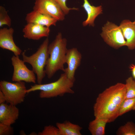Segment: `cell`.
<instances>
[{
	"mask_svg": "<svg viewBox=\"0 0 135 135\" xmlns=\"http://www.w3.org/2000/svg\"><path fill=\"white\" fill-rule=\"evenodd\" d=\"M125 84L118 82L100 93L93 106L95 118L114 122L119 116L121 105L126 99Z\"/></svg>",
	"mask_w": 135,
	"mask_h": 135,
	"instance_id": "cell-1",
	"label": "cell"
},
{
	"mask_svg": "<svg viewBox=\"0 0 135 135\" xmlns=\"http://www.w3.org/2000/svg\"><path fill=\"white\" fill-rule=\"evenodd\" d=\"M67 40L63 38L62 34L59 32L55 39L49 44L48 52L49 55L45 67L46 74L48 78H52L59 70L63 72L66 63Z\"/></svg>",
	"mask_w": 135,
	"mask_h": 135,
	"instance_id": "cell-2",
	"label": "cell"
},
{
	"mask_svg": "<svg viewBox=\"0 0 135 135\" xmlns=\"http://www.w3.org/2000/svg\"><path fill=\"white\" fill-rule=\"evenodd\" d=\"M74 82L69 80L64 73L61 74L56 81L45 84H35L27 90V93L40 90L39 97L41 98H50L58 96H63L66 94H74L72 89Z\"/></svg>",
	"mask_w": 135,
	"mask_h": 135,
	"instance_id": "cell-3",
	"label": "cell"
},
{
	"mask_svg": "<svg viewBox=\"0 0 135 135\" xmlns=\"http://www.w3.org/2000/svg\"><path fill=\"white\" fill-rule=\"evenodd\" d=\"M49 40L47 37L40 46L36 51L29 56L26 55L25 51L22 53L23 60L30 64L32 70L37 76L38 84H42L46 74L44 68L49 57L48 47Z\"/></svg>",
	"mask_w": 135,
	"mask_h": 135,
	"instance_id": "cell-4",
	"label": "cell"
},
{
	"mask_svg": "<svg viewBox=\"0 0 135 135\" xmlns=\"http://www.w3.org/2000/svg\"><path fill=\"white\" fill-rule=\"evenodd\" d=\"M0 90L4 94L6 102L14 105L23 102L27 89L24 82L12 83L4 80L0 82Z\"/></svg>",
	"mask_w": 135,
	"mask_h": 135,
	"instance_id": "cell-5",
	"label": "cell"
},
{
	"mask_svg": "<svg viewBox=\"0 0 135 135\" xmlns=\"http://www.w3.org/2000/svg\"><path fill=\"white\" fill-rule=\"evenodd\" d=\"M102 30L100 36L109 46L115 49L126 46V40L119 26L108 21Z\"/></svg>",
	"mask_w": 135,
	"mask_h": 135,
	"instance_id": "cell-6",
	"label": "cell"
},
{
	"mask_svg": "<svg viewBox=\"0 0 135 135\" xmlns=\"http://www.w3.org/2000/svg\"><path fill=\"white\" fill-rule=\"evenodd\" d=\"M11 60L14 68L12 81L36 83V78L34 73L32 70L28 69L24 61L20 58L19 56H13Z\"/></svg>",
	"mask_w": 135,
	"mask_h": 135,
	"instance_id": "cell-7",
	"label": "cell"
},
{
	"mask_svg": "<svg viewBox=\"0 0 135 135\" xmlns=\"http://www.w3.org/2000/svg\"><path fill=\"white\" fill-rule=\"evenodd\" d=\"M33 10L50 16L58 21L65 18V14L56 0H36Z\"/></svg>",
	"mask_w": 135,
	"mask_h": 135,
	"instance_id": "cell-8",
	"label": "cell"
},
{
	"mask_svg": "<svg viewBox=\"0 0 135 135\" xmlns=\"http://www.w3.org/2000/svg\"><path fill=\"white\" fill-rule=\"evenodd\" d=\"M82 58V54L76 48L68 49L66 57V63L68 66L64 72L68 78L74 82L75 72L80 64Z\"/></svg>",
	"mask_w": 135,
	"mask_h": 135,
	"instance_id": "cell-9",
	"label": "cell"
},
{
	"mask_svg": "<svg viewBox=\"0 0 135 135\" xmlns=\"http://www.w3.org/2000/svg\"><path fill=\"white\" fill-rule=\"evenodd\" d=\"M14 29L11 27L0 29V47L3 49L10 51L16 56H19L22 53V50L14 42Z\"/></svg>",
	"mask_w": 135,
	"mask_h": 135,
	"instance_id": "cell-10",
	"label": "cell"
},
{
	"mask_svg": "<svg viewBox=\"0 0 135 135\" xmlns=\"http://www.w3.org/2000/svg\"><path fill=\"white\" fill-rule=\"evenodd\" d=\"M23 36L29 40H37L48 37L50 32L49 27L33 23H28L22 29Z\"/></svg>",
	"mask_w": 135,
	"mask_h": 135,
	"instance_id": "cell-11",
	"label": "cell"
},
{
	"mask_svg": "<svg viewBox=\"0 0 135 135\" xmlns=\"http://www.w3.org/2000/svg\"><path fill=\"white\" fill-rule=\"evenodd\" d=\"M19 110L16 105L4 103L0 104V123L11 125L19 116Z\"/></svg>",
	"mask_w": 135,
	"mask_h": 135,
	"instance_id": "cell-12",
	"label": "cell"
},
{
	"mask_svg": "<svg viewBox=\"0 0 135 135\" xmlns=\"http://www.w3.org/2000/svg\"><path fill=\"white\" fill-rule=\"evenodd\" d=\"M25 20L27 23L36 24L48 27L56 26L58 21L50 16L34 10L26 14Z\"/></svg>",
	"mask_w": 135,
	"mask_h": 135,
	"instance_id": "cell-13",
	"label": "cell"
},
{
	"mask_svg": "<svg viewBox=\"0 0 135 135\" xmlns=\"http://www.w3.org/2000/svg\"><path fill=\"white\" fill-rule=\"evenodd\" d=\"M126 40V46L130 50L135 48V25L129 20H122L119 26Z\"/></svg>",
	"mask_w": 135,
	"mask_h": 135,
	"instance_id": "cell-14",
	"label": "cell"
},
{
	"mask_svg": "<svg viewBox=\"0 0 135 135\" xmlns=\"http://www.w3.org/2000/svg\"><path fill=\"white\" fill-rule=\"evenodd\" d=\"M84 1L82 6L86 12L87 17L86 19L82 22V25L84 26L88 25L94 27L95 19L102 13V6H96L92 5L88 0H84Z\"/></svg>",
	"mask_w": 135,
	"mask_h": 135,
	"instance_id": "cell-15",
	"label": "cell"
},
{
	"mask_svg": "<svg viewBox=\"0 0 135 135\" xmlns=\"http://www.w3.org/2000/svg\"><path fill=\"white\" fill-rule=\"evenodd\" d=\"M56 127L59 130L60 135H81L82 128L78 125L70 121H66L62 123L57 122Z\"/></svg>",
	"mask_w": 135,
	"mask_h": 135,
	"instance_id": "cell-16",
	"label": "cell"
},
{
	"mask_svg": "<svg viewBox=\"0 0 135 135\" xmlns=\"http://www.w3.org/2000/svg\"><path fill=\"white\" fill-rule=\"evenodd\" d=\"M107 121L104 119L95 118L89 124L88 129L92 135H104Z\"/></svg>",
	"mask_w": 135,
	"mask_h": 135,
	"instance_id": "cell-17",
	"label": "cell"
},
{
	"mask_svg": "<svg viewBox=\"0 0 135 135\" xmlns=\"http://www.w3.org/2000/svg\"><path fill=\"white\" fill-rule=\"evenodd\" d=\"M135 110V98L126 99L121 104L119 111V116L132 110Z\"/></svg>",
	"mask_w": 135,
	"mask_h": 135,
	"instance_id": "cell-18",
	"label": "cell"
},
{
	"mask_svg": "<svg viewBox=\"0 0 135 135\" xmlns=\"http://www.w3.org/2000/svg\"><path fill=\"white\" fill-rule=\"evenodd\" d=\"M116 134L118 135H135V124L132 122H127L118 128Z\"/></svg>",
	"mask_w": 135,
	"mask_h": 135,
	"instance_id": "cell-19",
	"label": "cell"
},
{
	"mask_svg": "<svg viewBox=\"0 0 135 135\" xmlns=\"http://www.w3.org/2000/svg\"><path fill=\"white\" fill-rule=\"evenodd\" d=\"M126 89V99L135 98V80L132 77L128 78L125 84Z\"/></svg>",
	"mask_w": 135,
	"mask_h": 135,
	"instance_id": "cell-20",
	"label": "cell"
},
{
	"mask_svg": "<svg viewBox=\"0 0 135 135\" xmlns=\"http://www.w3.org/2000/svg\"><path fill=\"white\" fill-rule=\"evenodd\" d=\"M12 24V20L8 15V12L4 8L0 6V27L4 25L7 26L10 28Z\"/></svg>",
	"mask_w": 135,
	"mask_h": 135,
	"instance_id": "cell-21",
	"label": "cell"
},
{
	"mask_svg": "<svg viewBox=\"0 0 135 135\" xmlns=\"http://www.w3.org/2000/svg\"><path fill=\"white\" fill-rule=\"evenodd\" d=\"M38 135H60L58 128L57 127L50 125L45 126L41 132H38Z\"/></svg>",
	"mask_w": 135,
	"mask_h": 135,
	"instance_id": "cell-22",
	"label": "cell"
},
{
	"mask_svg": "<svg viewBox=\"0 0 135 135\" xmlns=\"http://www.w3.org/2000/svg\"><path fill=\"white\" fill-rule=\"evenodd\" d=\"M14 131L11 125L0 123V135H10L13 134Z\"/></svg>",
	"mask_w": 135,
	"mask_h": 135,
	"instance_id": "cell-23",
	"label": "cell"
},
{
	"mask_svg": "<svg viewBox=\"0 0 135 135\" xmlns=\"http://www.w3.org/2000/svg\"><path fill=\"white\" fill-rule=\"evenodd\" d=\"M61 8L62 10L65 15L68 14L70 10H77L78 8H69L66 5V2L67 0H56Z\"/></svg>",
	"mask_w": 135,
	"mask_h": 135,
	"instance_id": "cell-24",
	"label": "cell"
},
{
	"mask_svg": "<svg viewBox=\"0 0 135 135\" xmlns=\"http://www.w3.org/2000/svg\"><path fill=\"white\" fill-rule=\"evenodd\" d=\"M6 102L5 97L3 93L0 90V104L5 103Z\"/></svg>",
	"mask_w": 135,
	"mask_h": 135,
	"instance_id": "cell-25",
	"label": "cell"
},
{
	"mask_svg": "<svg viewBox=\"0 0 135 135\" xmlns=\"http://www.w3.org/2000/svg\"><path fill=\"white\" fill-rule=\"evenodd\" d=\"M129 68L132 72L133 78L135 79V65L133 64H131L130 65Z\"/></svg>",
	"mask_w": 135,
	"mask_h": 135,
	"instance_id": "cell-26",
	"label": "cell"
},
{
	"mask_svg": "<svg viewBox=\"0 0 135 135\" xmlns=\"http://www.w3.org/2000/svg\"><path fill=\"white\" fill-rule=\"evenodd\" d=\"M30 135H37L34 132H32V133L30 134Z\"/></svg>",
	"mask_w": 135,
	"mask_h": 135,
	"instance_id": "cell-27",
	"label": "cell"
},
{
	"mask_svg": "<svg viewBox=\"0 0 135 135\" xmlns=\"http://www.w3.org/2000/svg\"><path fill=\"white\" fill-rule=\"evenodd\" d=\"M134 24L135 25V20H134L133 22Z\"/></svg>",
	"mask_w": 135,
	"mask_h": 135,
	"instance_id": "cell-28",
	"label": "cell"
}]
</instances>
